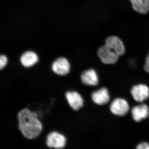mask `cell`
<instances>
[{
    "instance_id": "9a60e30c",
    "label": "cell",
    "mask_w": 149,
    "mask_h": 149,
    "mask_svg": "<svg viewBox=\"0 0 149 149\" xmlns=\"http://www.w3.org/2000/svg\"><path fill=\"white\" fill-rule=\"evenodd\" d=\"M136 149H149V144L146 142L141 143L137 146Z\"/></svg>"
},
{
    "instance_id": "2e32d148",
    "label": "cell",
    "mask_w": 149,
    "mask_h": 149,
    "mask_svg": "<svg viewBox=\"0 0 149 149\" xmlns=\"http://www.w3.org/2000/svg\"><path fill=\"white\" fill-rule=\"evenodd\" d=\"M144 70L146 72L149 73V53L146 59V63L144 65Z\"/></svg>"
},
{
    "instance_id": "7a4b0ae2",
    "label": "cell",
    "mask_w": 149,
    "mask_h": 149,
    "mask_svg": "<svg viewBox=\"0 0 149 149\" xmlns=\"http://www.w3.org/2000/svg\"><path fill=\"white\" fill-rule=\"evenodd\" d=\"M97 55L102 62L106 64H114L119 57L105 45L99 48Z\"/></svg>"
},
{
    "instance_id": "5b68a950",
    "label": "cell",
    "mask_w": 149,
    "mask_h": 149,
    "mask_svg": "<svg viewBox=\"0 0 149 149\" xmlns=\"http://www.w3.org/2000/svg\"><path fill=\"white\" fill-rule=\"evenodd\" d=\"M52 68L56 74L63 76L69 73L70 66L67 59L65 58L59 57L53 62Z\"/></svg>"
},
{
    "instance_id": "30bf717a",
    "label": "cell",
    "mask_w": 149,
    "mask_h": 149,
    "mask_svg": "<svg viewBox=\"0 0 149 149\" xmlns=\"http://www.w3.org/2000/svg\"><path fill=\"white\" fill-rule=\"evenodd\" d=\"M131 113L133 119L137 122H140L149 116V107L145 104L138 105L133 107Z\"/></svg>"
},
{
    "instance_id": "9c48e42d",
    "label": "cell",
    "mask_w": 149,
    "mask_h": 149,
    "mask_svg": "<svg viewBox=\"0 0 149 149\" xmlns=\"http://www.w3.org/2000/svg\"><path fill=\"white\" fill-rule=\"evenodd\" d=\"M91 98L94 102L97 104L104 105L109 102V93L107 88H102L93 92L91 95Z\"/></svg>"
},
{
    "instance_id": "7c38bea8",
    "label": "cell",
    "mask_w": 149,
    "mask_h": 149,
    "mask_svg": "<svg viewBox=\"0 0 149 149\" xmlns=\"http://www.w3.org/2000/svg\"><path fill=\"white\" fill-rule=\"evenodd\" d=\"M20 61L23 66L26 68L30 67L38 62V56L32 51H26L21 55Z\"/></svg>"
},
{
    "instance_id": "6da1fadb",
    "label": "cell",
    "mask_w": 149,
    "mask_h": 149,
    "mask_svg": "<svg viewBox=\"0 0 149 149\" xmlns=\"http://www.w3.org/2000/svg\"><path fill=\"white\" fill-rule=\"evenodd\" d=\"M18 127L24 137L29 139H35L42 130V125L38 118L37 112L28 109L21 110L17 114Z\"/></svg>"
},
{
    "instance_id": "8992f818",
    "label": "cell",
    "mask_w": 149,
    "mask_h": 149,
    "mask_svg": "<svg viewBox=\"0 0 149 149\" xmlns=\"http://www.w3.org/2000/svg\"><path fill=\"white\" fill-rule=\"evenodd\" d=\"M105 45L119 56L125 53L124 44L120 38L116 36H111L107 37L105 40Z\"/></svg>"
},
{
    "instance_id": "8fae6325",
    "label": "cell",
    "mask_w": 149,
    "mask_h": 149,
    "mask_svg": "<svg viewBox=\"0 0 149 149\" xmlns=\"http://www.w3.org/2000/svg\"><path fill=\"white\" fill-rule=\"evenodd\" d=\"M81 80L83 84L88 86H96L99 83L97 74L95 70H85L81 74Z\"/></svg>"
},
{
    "instance_id": "4fadbf2b",
    "label": "cell",
    "mask_w": 149,
    "mask_h": 149,
    "mask_svg": "<svg viewBox=\"0 0 149 149\" xmlns=\"http://www.w3.org/2000/svg\"><path fill=\"white\" fill-rule=\"evenodd\" d=\"M133 8L137 12L141 14H146L148 10L146 7L142 0H130Z\"/></svg>"
},
{
    "instance_id": "5bb4252c",
    "label": "cell",
    "mask_w": 149,
    "mask_h": 149,
    "mask_svg": "<svg viewBox=\"0 0 149 149\" xmlns=\"http://www.w3.org/2000/svg\"><path fill=\"white\" fill-rule=\"evenodd\" d=\"M8 59L4 55H1L0 56V69L2 70L6 65Z\"/></svg>"
},
{
    "instance_id": "e0dca14e",
    "label": "cell",
    "mask_w": 149,
    "mask_h": 149,
    "mask_svg": "<svg viewBox=\"0 0 149 149\" xmlns=\"http://www.w3.org/2000/svg\"><path fill=\"white\" fill-rule=\"evenodd\" d=\"M146 7L149 10V0H142Z\"/></svg>"
},
{
    "instance_id": "277c9868",
    "label": "cell",
    "mask_w": 149,
    "mask_h": 149,
    "mask_svg": "<svg viewBox=\"0 0 149 149\" xmlns=\"http://www.w3.org/2000/svg\"><path fill=\"white\" fill-rule=\"evenodd\" d=\"M66 144V139L62 134L52 132L47 136V144L49 148L57 149L63 148Z\"/></svg>"
},
{
    "instance_id": "52a82bcc",
    "label": "cell",
    "mask_w": 149,
    "mask_h": 149,
    "mask_svg": "<svg viewBox=\"0 0 149 149\" xmlns=\"http://www.w3.org/2000/svg\"><path fill=\"white\" fill-rule=\"evenodd\" d=\"M131 94L136 101L142 102L149 97V88L144 84L135 85L131 89Z\"/></svg>"
},
{
    "instance_id": "ba28073f",
    "label": "cell",
    "mask_w": 149,
    "mask_h": 149,
    "mask_svg": "<svg viewBox=\"0 0 149 149\" xmlns=\"http://www.w3.org/2000/svg\"><path fill=\"white\" fill-rule=\"evenodd\" d=\"M65 97L70 106L74 110L80 109L83 105L82 97L75 91H68L65 93Z\"/></svg>"
},
{
    "instance_id": "3957f363",
    "label": "cell",
    "mask_w": 149,
    "mask_h": 149,
    "mask_svg": "<svg viewBox=\"0 0 149 149\" xmlns=\"http://www.w3.org/2000/svg\"><path fill=\"white\" fill-rule=\"evenodd\" d=\"M110 109L113 114L118 116H124L129 111V104L124 99L117 98L112 102Z\"/></svg>"
}]
</instances>
